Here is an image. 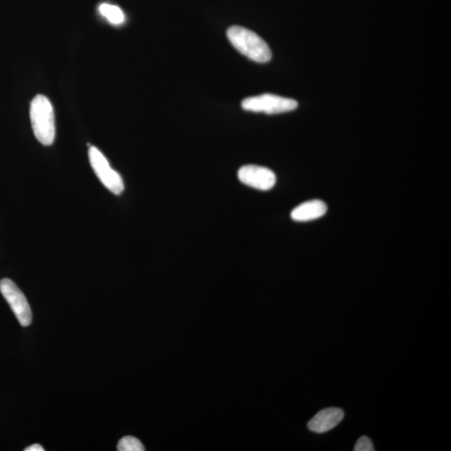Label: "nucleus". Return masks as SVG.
I'll list each match as a JSON object with an SVG mask.
<instances>
[{"instance_id":"obj_1","label":"nucleus","mask_w":451,"mask_h":451,"mask_svg":"<svg viewBox=\"0 0 451 451\" xmlns=\"http://www.w3.org/2000/svg\"><path fill=\"white\" fill-rule=\"evenodd\" d=\"M227 34L232 46L250 60L258 63H267L272 59L269 46L253 31L241 26H232Z\"/></svg>"},{"instance_id":"obj_11","label":"nucleus","mask_w":451,"mask_h":451,"mask_svg":"<svg viewBox=\"0 0 451 451\" xmlns=\"http://www.w3.org/2000/svg\"><path fill=\"white\" fill-rule=\"evenodd\" d=\"M355 451H374V445L371 440L367 436H362L361 438L357 441L355 446Z\"/></svg>"},{"instance_id":"obj_4","label":"nucleus","mask_w":451,"mask_h":451,"mask_svg":"<svg viewBox=\"0 0 451 451\" xmlns=\"http://www.w3.org/2000/svg\"><path fill=\"white\" fill-rule=\"evenodd\" d=\"M89 159L93 171L107 189L115 195L122 193L125 189L122 177L117 172L111 168L108 160L99 149L91 146L89 150Z\"/></svg>"},{"instance_id":"obj_12","label":"nucleus","mask_w":451,"mask_h":451,"mask_svg":"<svg viewBox=\"0 0 451 451\" xmlns=\"http://www.w3.org/2000/svg\"><path fill=\"white\" fill-rule=\"evenodd\" d=\"M25 450V451H44V449L43 448V446L39 444H34L33 445L30 446V447L26 448Z\"/></svg>"},{"instance_id":"obj_7","label":"nucleus","mask_w":451,"mask_h":451,"mask_svg":"<svg viewBox=\"0 0 451 451\" xmlns=\"http://www.w3.org/2000/svg\"><path fill=\"white\" fill-rule=\"evenodd\" d=\"M345 417V413L339 408H327L321 410L315 417L310 419L307 424V428L316 434H324V433L333 430Z\"/></svg>"},{"instance_id":"obj_9","label":"nucleus","mask_w":451,"mask_h":451,"mask_svg":"<svg viewBox=\"0 0 451 451\" xmlns=\"http://www.w3.org/2000/svg\"><path fill=\"white\" fill-rule=\"evenodd\" d=\"M101 15L106 18L110 24L120 25L126 20V16L120 8L113 4H102L99 7Z\"/></svg>"},{"instance_id":"obj_6","label":"nucleus","mask_w":451,"mask_h":451,"mask_svg":"<svg viewBox=\"0 0 451 451\" xmlns=\"http://www.w3.org/2000/svg\"><path fill=\"white\" fill-rule=\"evenodd\" d=\"M239 179L243 184L259 191H269L274 189L277 177L272 170L256 165H248L241 167Z\"/></svg>"},{"instance_id":"obj_10","label":"nucleus","mask_w":451,"mask_h":451,"mask_svg":"<svg viewBox=\"0 0 451 451\" xmlns=\"http://www.w3.org/2000/svg\"><path fill=\"white\" fill-rule=\"evenodd\" d=\"M117 450L119 451H143L146 449L141 442L135 437L125 436L119 441Z\"/></svg>"},{"instance_id":"obj_8","label":"nucleus","mask_w":451,"mask_h":451,"mask_svg":"<svg viewBox=\"0 0 451 451\" xmlns=\"http://www.w3.org/2000/svg\"><path fill=\"white\" fill-rule=\"evenodd\" d=\"M328 207L323 201L311 200L294 208L291 212L293 221L305 222L319 220L327 212Z\"/></svg>"},{"instance_id":"obj_3","label":"nucleus","mask_w":451,"mask_h":451,"mask_svg":"<svg viewBox=\"0 0 451 451\" xmlns=\"http://www.w3.org/2000/svg\"><path fill=\"white\" fill-rule=\"evenodd\" d=\"M298 102L272 94L248 97L243 101V109L253 113H263L269 115L288 113L297 109Z\"/></svg>"},{"instance_id":"obj_2","label":"nucleus","mask_w":451,"mask_h":451,"mask_svg":"<svg viewBox=\"0 0 451 451\" xmlns=\"http://www.w3.org/2000/svg\"><path fill=\"white\" fill-rule=\"evenodd\" d=\"M30 120L37 139L44 146H51L56 138L55 114L46 96H35L30 105Z\"/></svg>"},{"instance_id":"obj_5","label":"nucleus","mask_w":451,"mask_h":451,"mask_svg":"<svg viewBox=\"0 0 451 451\" xmlns=\"http://www.w3.org/2000/svg\"><path fill=\"white\" fill-rule=\"evenodd\" d=\"M0 292L10 305L20 324L23 327H28L32 322V312L25 294L12 280L8 279L0 281Z\"/></svg>"}]
</instances>
